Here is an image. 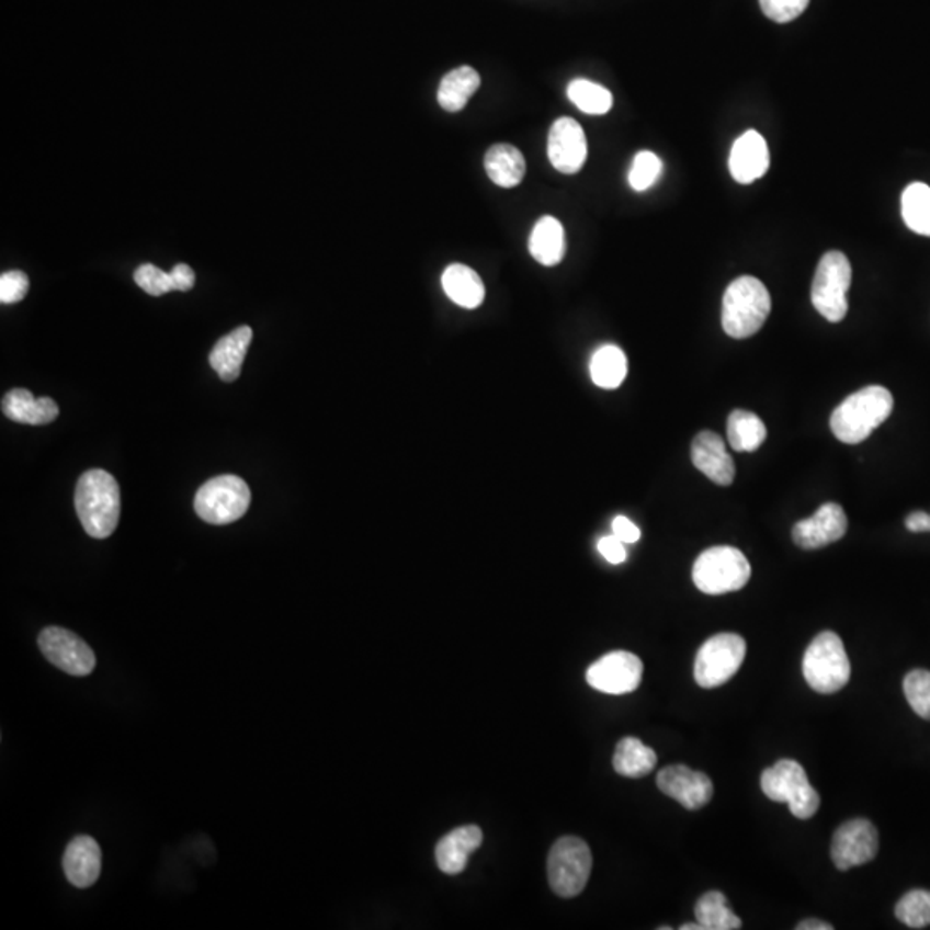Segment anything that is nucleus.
Listing matches in <instances>:
<instances>
[{
	"mask_svg": "<svg viewBox=\"0 0 930 930\" xmlns=\"http://www.w3.org/2000/svg\"><path fill=\"white\" fill-rule=\"evenodd\" d=\"M694 915L705 930H738L742 927V920L730 911L726 896L718 891H710L697 899Z\"/></svg>",
	"mask_w": 930,
	"mask_h": 930,
	"instance_id": "nucleus-30",
	"label": "nucleus"
},
{
	"mask_svg": "<svg viewBox=\"0 0 930 930\" xmlns=\"http://www.w3.org/2000/svg\"><path fill=\"white\" fill-rule=\"evenodd\" d=\"M895 407L889 389L884 386H865L847 400L830 416V430L839 442L848 445L865 442L866 438L883 424Z\"/></svg>",
	"mask_w": 930,
	"mask_h": 930,
	"instance_id": "nucleus-1",
	"label": "nucleus"
},
{
	"mask_svg": "<svg viewBox=\"0 0 930 930\" xmlns=\"http://www.w3.org/2000/svg\"><path fill=\"white\" fill-rule=\"evenodd\" d=\"M760 786L767 798L775 803H787L791 814L808 820L817 814L820 796L806 778L805 769L796 760H779L774 767L763 770Z\"/></svg>",
	"mask_w": 930,
	"mask_h": 930,
	"instance_id": "nucleus-6",
	"label": "nucleus"
},
{
	"mask_svg": "<svg viewBox=\"0 0 930 930\" xmlns=\"http://www.w3.org/2000/svg\"><path fill=\"white\" fill-rule=\"evenodd\" d=\"M485 169L495 185L501 189H513L521 185V181L524 180V156L513 145H491L485 156Z\"/></svg>",
	"mask_w": 930,
	"mask_h": 930,
	"instance_id": "nucleus-24",
	"label": "nucleus"
},
{
	"mask_svg": "<svg viewBox=\"0 0 930 930\" xmlns=\"http://www.w3.org/2000/svg\"><path fill=\"white\" fill-rule=\"evenodd\" d=\"M851 286V264L838 250L824 253L818 262L812 285V302L829 322H841L848 314V290Z\"/></svg>",
	"mask_w": 930,
	"mask_h": 930,
	"instance_id": "nucleus-8",
	"label": "nucleus"
},
{
	"mask_svg": "<svg viewBox=\"0 0 930 930\" xmlns=\"http://www.w3.org/2000/svg\"><path fill=\"white\" fill-rule=\"evenodd\" d=\"M63 869L69 883L80 889L92 887L101 875V847L90 836H78L66 848Z\"/></svg>",
	"mask_w": 930,
	"mask_h": 930,
	"instance_id": "nucleus-19",
	"label": "nucleus"
},
{
	"mask_svg": "<svg viewBox=\"0 0 930 930\" xmlns=\"http://www.w3.org/2000/svg\"><path fill=\"white\" fill-rule=\"evenodd\" d=\"M252 338V328L240 326V328L217 341L216 347L211 352L209 362L223 382L232 383L238 379Z\"/></svg>",
	"mask_w": 930,
	"mask_h": 930,
	"instance_id": "nucleus-22",
	"label": "nucleus"
},
{
	"mask_svg": "<svg viewBox=\"0 0 930 930\" xmlns=\"http://www.w3.org/2000/svg\"><path fill=\"white\" fill-rule=\"evenodd\" d=\"M896 917L911 929L930 926V891L915 889L903 896L896 905Z\"/></svg>",
	"mask_w": 930,
	"mask_h": 930,
	"instance_id": "nucleus-33",
	"label": "nucleus"
},
{
	"mask_svg": "<svg viewBox=\"0 0 930 930\" xmlns=\"http://www.w3.org/2000/svg\"><path fill=\"white\" fill-rule=\"evenodd\" d=\"M135 283L152 297H161L165 293L174 292L171 273H165L162 269L156 268L154 264L140 265L135 271Z\"/></svg>",
	"mask_w": 930,
	"mask_h": 930,
	"instance_id": "nucleus-36",
	"label": "nucleus"
},
{
	"mask_svg": "<svg viewBox=\"0 0 930 930\" xmlns=\"http://www.w3.org/2000/svg\"><path fill=\"white\" fill-rule=\"evenodd\" d=\"M483 844V832L477 826L457 827L443 836L436 844V863L443 874L457 875L464 871L470 854Z\"/></svg>",
	"mask_w": 930,
	"mask_h": 930,
	"instance_id": "nucleus-20",
	"label": "nucleus"
},
{
	"mask_svg": "<svg viewBox=\"0 0 930 930\" xmlns=\"http://www.w3.org/2000/svg\"><path fill=\"white\" fill-rule=\"evenodd\" d=\"M593 857L581 838L566 836L555 842L548 854V881L555 895L574 898L590 881Z\"/></svg>",
	"mask_w": 930,
	"mask_h": 930,
	"instance_id": "nucleus-7",
	"label": "nucleus"
},
{
	"mask_svg": "<svg viewBox=\"0 0 930 930\" xmlns=\"http://www.w3.org/2000/svg\"><path fill=\"white\" fill-rule=\"evenodd\" d=\"M2 412L5 418L21 424L42 426L56 421L59 407L53 398H35L29 389H11L2 398Z\"/></svg>",
	"mask_w": 930,
	"mask_h": 930,
	"instance_id": "nucleus-21",
	"label": "nucleus"
},
{
	"mask_svg": "<svg viewBox=\"0 0 930 930\" xmlns=\"http://www.w3.org/2000/svg\"><path fill=\"white\" fill-rule=\"evenodd\" d=\"M770 166L769 147L760 133L750 129L734 141L729 154V171L741 185L765 177Z\"/></svg>",
	"mask_w": 930,
	"mask_h": 930,
	"instance_id": "nucleus-18",
	"label": "nucleus"
},
{
	"mask_svg": "<svg viewBox=\"0 0 930 930\" xmlns=\"http://www.w3.org/2000/svg\"><path fill=\"white\" fill-rule=\"evenodd\" d=\"M479 87H481L479 72L470 66H461L443 77L438 89V102L449 113H458L467 105Z\"/></svg>",
	"mask_w": 930,
	"mask_h": 930,
	"instance_id": "nucleus-26",
	"label": "nucleus"
},
{
	"mask_svg": "<svg viewBox=\"0 0 930 930\" xmlns=\"http://www.w3.org/2000/svg\"><path fill=\"white\" fill-rule=\"evenodd\" d=\"M38 646L48 662L66 674L84 678L95 669L97 658L92 648L65 627H45L38 636Z\"/></svg>",
	"mask_w": 930,
	"mask_h": 930,
	"instance_id": "nucleus-11",
	"label": "nucleus"
},
{
	"mask_svg": "<svg viewBox=\"0 0 930 930\" xmlns=\"http://www.w3.org/2000/svg\"><path fill=\"white\" fill-rule=\"evenodd\" d=\"M798 930H832L835 927L830 926V923L823 922V920H803L802 923L796 926Z\"/></svg>",
	"mask_w": 930,
	"mask_h": 930,
	"instance_id": "nucleus-43",
	"label": "nucleus"
},
{
	"mask_svg": "<svg viewBox=\"0 0 930 930\" xmlns=\"http://www.w3.org/2000/svg\"><path fill=\"white\" fill-rule=\"evenodd\" d=\"M727 438L736 452H755L765 442L767 428L757 413L738 409L727 421Z\"/></svg>",
	"mask_w": 930,
	"mask_h": 930,
	"instance_id": "nucleus-29",
	"label": "nucleus"
},
{
	"mask_svg": "<svg viewBox=\"0 0 930 930\" xmlns=\"http://www.w3.org/2000/svg\"><path fill=\"white\" fill-rule=\"evenodd\" d=\"M75 507L87 534L104 540L116 531L121 513L120 486L107 470H87L78 479Z\"/></svg>",
	"mask_w": 930,
	"mask_h": 930,
	"instance_id": "nucleus-2",
	"label": "nucleus"
},
{
	"mask_svg": "<svg viewBox=\"0 0 930 930\" xmlns=\"http://www.w3.org/2000/svg\"><path fill=\"white\" fill-rule=\"evenodd\" d=\"M590 374L600 388H619L627 376L626 353L615 345L600 347L591 358Z\"/></svg>",
	"mask_w": 930,
	"mask_h": 930,
	"instance_id": "nucleus-28",
	"label": "nucleus"
},
{
	"mask_svg": "<svg viewBox=\"0 0 930 930\" xmlns=\"http://www.w3.org/2000/svg\"><path fill=\"white\" fill-rule=\"evenodd\" d=\"M745 657L746 642L739 634H715L697 650L694 681L705 690L722 687L741 669Z\"/></svg>",
	"mask_w": 930,
	"mask_h": 930,
	"instance_id": "nucleus-9",
	"label": "nucleus"
},
{
	"mask_svg": "<svg viewBox=\"0 0 930 930\" xmlns=\"http://www.w3.org/2000/svg\"><path fill=\"white\" fill-rule=\"evenodd\" d=\"M530 253L546 268L557 265L566 253V232L558 219L545 216L534 225L530 237Z\"/></svg>",
	"mask_w": 930,
	"mask_h": 930,
	"instance_id": "nucleus-25",
	"label": "nucleus"
},
{
	"mask_svg": "<svg viewBox=\"0 0 930 930\" xmlns=\"http://www.w3.org/2000/svg\"><path fill=\"white\" fill-rule=\"evenodd\" d=\"M803 676L817 693H838L847 687L851 678L850 658L838 634L824 631L810 643L803 657Z\"/></svg>",
	"mask_w": 930,
	"mask_h": 930,
	"instance_id": "nucleus-4",
	"label": "nucleus"
},
{
	"mask_svg": "<svg viewBox=\"0 0 930 930\" xmlns=\"http://www.w3.org/2000/svg\"><path fill=\"white\" fill-rule=\"evenodd\" d=\"M681 930H705V929H703V927L700 926V923H694V926H693V923H684V926H681Z\"/></svg>",
	"mask_w": 930,
	"mask_h": 930,
	"instance_id": "nucleus-44",
	"label": "nucleus"
},
{
	"mask_svg": "<svg viewBox=\"0 0 930 930\" xmlns=\"http://www.w3.org/2000/svg\"><path fill=\"white\" fill-rule=\"evenodd\" d=\"M877 851L878 832L866 818H853L842 824L830 844V857L839 871H850L853 866L872 862Z\"/></svg>",
	"mask_w": 930,
	"mask_h": 930,
	"instance_id": "nucleus-12",
	"label": "nucleus"
},
{
	"mask_svg": "<svg viewBox=\"0 0 930 930\" xmlns=\"http://www.w3.org/2000/svg\"><path fill=\"white\" fill-rule=\"evenodd\" d=\"M848 531L847 512L839 503H824L812 518L796 522L793 542L803 549H818L839 542Z\"/></svg>",
	"mask_w": 930,
	"mask_h": 930,
	"instance_id": "nucleus-16",
	"label": "nucleus"
},
{
	"mask_svg": "<svg viewBox=\"0 0 930 930\" xmlns=\"http://www.w3.org/2000/svg\"><path fill=\"white\" fill-rule=\"evenodd\" d=\"M643 679V662L630 651H612L600 658L586 672L593 690L606 694H626L638 690Z\"/></svg>",
	"mask_w": 930,
	"mask_h": 930,
	"instance_id": "nucleus-13",
	"label": "nucleus"
},
{
	"mask_svg": "<svg viewBox=\"0 0 930 930\" xmlns=\"http://www.w3.org/2000/svg\"><path fill=\"white\" fill-rule=\"evenodd\" d=\"M903 690L908 703L919 717L930 721V672L929 670H911L903 681Z\"/></svg>",
	"mask_w": 930,
	"mask_h": 930,
	"instance_id": "nucleus-35",
	"label": "nucleus"
},
{
	"mask_svg": "<svg viewBox=\"0 0 930 930\" xmlns=\"http://www.w3.org/2000/svg\"><path fill=\"white\" fill-rule=\"evenodd\" d=\"M905 524H907V530L911 531V533H930V513L917 510V512L908 515Z\"/></svg>",
	"mask_w": 930,
	"mask_h": 930,
	"instance_id": "nucleus-42",
	"label": "nucleus"
},
{
	"mask_svg": "<svg viewBox=\"0 0 930 930\" xmlns=\"http://www.w3.org/2000/svg\"><path fill=\"white\" fill-rule=\"evenodd\" d=\"M442 285L446 297L464 309H477L485 300V283L469 265H449L443 273Z\"/></svg>",
	"mask_w": 930,
	"mask_h": 930,
	"instance_id": "nucleus-23",
	"label": "nucleus"
},
{
	"mask_svg": "<svg viewBox=\"0 0 930 930\" xmlns=\"http://www.w3.org/2000/svg\"><path fill=\"white\" fill-rule=\"evenodd\" d=\"M250 498L249 485L241 477H213L195 495V512L209 524H231L249 510Z\"/></svg>",
	"mask_w": 930,
	"mask_h": 930,
	"instance_id": "nucleus-10",
	"label": "nucleus"
},
{
	"mask_svg": "<svg viewBox=\"0 0 930 930\" xmlns=\"http://www.w3.org/2000/svg\"><path fill=\"white\" fill-rule=\"evenodd\" d=\"M626 543L621 542L615 534L612 536H605L598 542V552L605 558L610 564H614V566H619L622 562H626L627 552H626Z\"/></svg>",
	"mask_w": 930,
	"mask_h": 930,
	"instance_id": "nucleus-39",
	"label": "nucleus"
},
{
	"mask_svg": "<svg viewBox=\"0 0 930 930\" xmlns=\"http://www.w3.org/2000/svg\"><path fill=\"white\" fill-rule=\"evenodd\" d=\"M772 309L770 293L762 281L741 276L727 286L722 300V328L730 338L742 340L757 334Z\"/></svg>",
	"mask_w": 930,
	"mask_h": 930,
	"instance_id": "nucleus-3",
	"label": "nucleus"
},
{
	"mask_svg": "<svg viewBox=\"0 0 930 930\" xmlns=\"http://www.w3.org/2000/svg\"><path fill=\"white\" fill-rule=\"evenodd\" d=\"M612 531L624 543H636L642 537V531H639L638 525L634 524L630 519L624 518V515H617L614 519Z\"/></svg>",
	"mask_w": 930,
	"mask_h": 930,
	"instance_id": "nucleus-40",
	"label": "nucleus"
},
{
	"mask_svg": "<svg viewBox=\"0 0 930 930\" xmlns=\"http://www.w3.org/2000/svg\"><path fill=\"white\" fill-rule=\"evenodd\" d=\"M664 165L657 154L643 150L634 157L630 171V185L634 192H646L662 177Z\"/></svg>",
	"mask_w": 930,
	"mask_h": 930,
	"instance_id": "nucleus-34",
	"label": "nucleus"
},
{
	"mask_svg": "<svg viewBox=\"0 0 930 930\" xmlns=\"http://www.w3.org/2000/svg\"><path fill=\"white\" fill-rule=\"evenodd\" d=\"M750 578V562L734 546H712L694 562L693 582L705 594L742 590Z\"/></svg>",
	"mask_w": 930,
	"mask_h": 930,
	"instance_id": "nucleus-5",
	"label": "nucleus"
},
{
	"mask_svg": "<svg viewBox=\"0 0 930 930\" xmlns=\"http://www.w3.org/2000/svg\"><path fill=\"white\" fill-rule=\"evenodd\" d=\"M30 281L21 271H9L0 276V302L2 304H16L23 300L29 293Z\"/></svg>",
	"mask_w": 930,
	"mask_h": 930,
	"instance_id": "nucleus-38",
	"label": "nucleus"
},
{
	"mask_svg": "<svg viewBox=\"0 0 930 930\" xmlns=\"http://www.w3.org/2000/svg\"><path fill=\"white\" fill-rule=\"evenodd\" d=\"M810 0H760V8L769 20L790 23L802 16Z\"/></svg>",
	"mask_w": 930,
	"mask_h": 930,
	"instance_id": "nucleus-37",
	"label": "nucleus"
},
{
	"mask_svg": "<svg viewBox=\"0 0 930 930\" xmlns=\"http://www.w3.org/2000/svg\"><path fill=\"white\" fill-rule=\"evenodd\" d=\"M171 277H173L174 283V292H190L195 285V273H193V269L186 264H177L171 271Z\"/></svg>",
	"mask_w": 930,
	"mask_h": 930,
	"instance_id": "nucleus-41",
	"label": "nucleus"
},
{
	"mask_svg": "<svg viewBox=\"0 0 930 930\" xmlns=\"http://www.w3.org/2000/svg\"><path fill=\"white\" fill-rule=\"evenodd\" d=\"M657 762V753L638 738H624L617 742L614 769L619 775L631 779L645 778L654 772Z\"/></svg>",
	"mask_w": 930,
	"mask_h": 930,
	"instance_id": "nucleus-27",
	"label": "nucleus"
},
{
	"mask_svg": "<svg viewBox=\"0 0 930 930\" xmlns=\"http://www.w3.org/2000/svg\"><path fill=\"white\" fill-rule=\"evenodd\" d=\"M569 101L585 114L603 116L614 105V97L602 84L590 80H574L567 89Z\"/></svg>",
	"mask_w": 930,
	"mask_h": 930,
	"instance_id": "nucleus-32",
	"label": "nucleus"
},
{
	"mask_svg": "<svg viewBox=\"0 0 930 930\" xmlns=\"http://www.w3.org/2000/svg\"><path fill=\"white\" fill-rule=\"evenodd\" d=\"M658 790L676 799L687 810H700L714 796V782L703 772L687 765H670L657 775Z\"/></svg>",
	"mask_w": 930,
	"mask_h": 930,
	"instance_id": "nucleus-14",
	"label": "nucleus"
},
{
	"mask_svg": "<svg viewBox=\"0 0 930 930\" xmlns=\"http://www.w3.org/2000/svg\"><path fill=\"white\" fill-rule=\"evenodd\" d=\"M903 222L911 231L930 237V186L926 183H911L903 192Z\"/></svg>",
	"mask_w": 930,
	"mask_h": 930,
	"instance_id": "nucleus-31",
	"label": "nucleus"
},
{
	"mask_svg": "<svg viewBox=\"0 0 930 930\" xmlns=\"http://www.w3.org/2000/svg\"><path fill=\"white\" fill-rule=\"evenodd\" d=\"M548 159L558 173L581 171L588 159V141L578 121L572 117L555 121L548 135Z\"/></svg>",
	"mask_w": 930,
	"mask_h": 930,
	"instance_id": "nucleus-15",
	"label": "nucleus"
},
{
	"mask_svg": "<svg viewBox=\"0 0 930 930\" xmlns=\"http://www.w3.org/2000/svg\"><path fill=\"white\" fill-rule=\"evenodd\" d=\"M691 461L700 473L718 486H730L736 476L733 457L726 443L712 431H702L691 443Z\"/></svg>",
	"mask_w": 930,
	"mask_h": 930,
	"instance_id": "nucleus-17",
	"label": "nucleus"
}]
</instances>
